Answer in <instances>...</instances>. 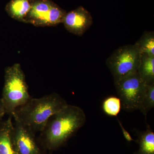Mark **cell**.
<instances>
[{"label":"cell","mask_w":154,"mask_h":154,"mask_svg":"<svg viewBox=\"0 0 154 154\" xmlns=\"http://www.w3.org/2000/svg\"><path fill=\"white\" fill-rule=\"evenodd\" d=\"M86 120L82 108L68 104L49 119L40 132L39 140L48 149H57L82 127Z\"/></svg>","instance_id":"6da1fadb"},{"label":"cell","mask_w":154,"mask_h":154,"mask_svg":"<svg viewBox=\"0 0 154 154\" xmlns=\"http://www.w3.org/2000/svg\"><path fill=\"white\" fill-rule=\"evenodd\" d=\"M68 105L60 95L54 93L38 98L31 97L11 114L14 120L22 123L34 133L40 132L50 118Z\"/></svg>","instance_id":"7a4b0ae2"},{"label":"cell","mask_w":154,"mask_h":154,"mask_svg":"<svg viewBox=\"0 0 154 154\" xmlns=\"http://www.w3.org/2000/svg\"><path fill=\"white\" fill-rule=\"evenodd\" d=\"M31 97L20 64L15 63L6 67L1 99L6 114L11 116L14 110L24 105Z\"/></svg>","instance_id":"3957f363"},{"label":"cell","mask_w":154,"mask_h":154,"mask_svg":"<svg viewBox=\"0 0 154 154\" xmlns=\"http://www.w3.org/2000/svg\"><path fill=\"white\" fill-rule=\"evenodd\" d=\"M114 85L121 109L128 112L139 110L148 85L137 72L115 81Z\"/></svg>","instance_id":"277c9868"},{"label":"cell","mask_w":154,"mask_h":154,"mask_svg":"<svg viewBox=\"0 0 154 154\" xmlns=\"http://www.w3.org/2000/svg\"><path fill=\"white\" fill-rule=\"evenodd\" d=\"M140 58V53L134 44L123 45L115 50L106 61L114 82L137 72Z\"/></svg>","instance_id":"5b68a950"},{"label":"cell","mask_w":154,"mask_h":154,"mask_svg":"<svg viewBox=\"0 0 154 154\" xmlns=\"http://www.w3.org/2000/svg\"><path fill=\"white\" fill-rule=\"evenodd\" d=\"M35 134L27 127L14 120L13 139L17 154H42Z\"/></svg>","instance_id":"8992f818"},{"label":"cell","mask_w":154,"mask_h":154,"mask_svg":"<svg viewBox=\"0 0 154 154\" xmlns=\"http://www.w3.org/2000/svg\"><path fill=\"white\" fill-rule=\"evenodd\" d=\"M62 23L70 33L82 36L93 25V19L91 13L80 6L66 13Z\"/></svg>","instance_id":"52a82bcc"},{"label":"cell","mask_w":154,"mask_h":154,"mask_svg":"<svg viewBox=\"0 0 154 154\" xmlns=\"http://www.w3.org/2000/svg\"><path fill=\"white\" fill-rule=\"evenodd\" d=\"M54 4L51 0H34L25 23L36 27L48 26L50 11Z\"/></svg>","instance_id":"ba28073f"},{"label":"cell","mask_w":154,"mask_h":154,"mask_svg":"<svg viewBox=\"0 0 154 154\" xmlns=\"http://www.w3.org/2000/svg\"><path fill=\"white\" fill-rule=\"evenodd\" d=\"M13 128L11 115L0 121V154H17L13 142Z\"/></svg>","instance_id":"9c48e42d"},{"label":"cell","mask_w":154,"mask_h":154,"mask_svg":"<svg viewBox=\"0 0 154 154\" xmlns=\"http://www.w3.org/2000/svg\"><path fill=\"white\" fill-rule=\"evenodd\" d=\"M34 0H11L5 10L11 18L25 23Z\"/></svg>","instance_id":"30bf717a"},{"label":"cell","mask_w":154,"mask_h":154,"mask_svg":"<svg viewBox=\"0 0 154 154\" xmlns=\"http://www.w3.org/2000/svg\"><path fill=\"white\" fill-rule=\"evenodd\" d=\"M140 76L147 85L154 83V56L141 54L140 64L137 71Z\"/></svg>","instance_id":"8fae6325"},{"label":"cell","mask_w":154,"mask_h":154,"mask_svg":"<svg viewBox=\"0 0 154 154\" xmlns=\"http://www.w3.org/2000/svg\"><path fill=\"white\" fill-rule=\"evenodd\" d=\"M139 148L134 154H154V133L149 127L139 136Z\"/></svg>","instance_id":"7c38bea8"},{"label":"cell","mask_w":154,"mask_h":154,"mask_svg":"<svg viewBox=\"0 0 154 154\" xmlns=\"http://www.w3.org/2000/svg\"><path fill=\"white\" fill-rule=\"evenodd\" d=\"M134 45L141 54L154 56V31H144Z\"/></svg>","instance_id":"4fadbf2b"},{"label":"cell","mask_w":154,"mask_h":154,"mask_svg":"<svg viewBox=\"0 0 154 154\" xmlns=\"http://www.w3.org/2000/svg\"><path fill=\"white\" fill-rule=\"evenodd\" d=\"M102 108L105 113L111 116H116L121 109L120 99L115 96H110L105 99Z\"/></svg>","instance_id":"5bb4252c"},{"label":"cell","mask_w":154,"mask_h":154,"mask_svg":"<svg viewBox=\"0 0 154 154\" xmlns=\"http://www.w3.org/2000/svg\"><path fill=\"white\" fill-rule=\"evenodd\" d=\"M154 107V83L148 85L147 88L139 110L146 117L147 114Z\"/></svg>","instance_id":"9a60e30c"},{"label":"cell","mask_w":154,"mask_h":154,"mask_svg":"<svg viewBox=\"0 0 154 154\" xmlns=\"http://www.w3.org/2000/svg\"><path fill=\"white\" fill-rule=\"evenodd\" d=\"M117 120H118L119 124V126H120V128H121L122 131V133H123V136H124L125 138L128 142H131L134 140L131 137L129 133L128 132V131L125 129L124 127H123L121 122L119 121V119L118 118H117Z\"/></svg>","instance_id":"2e32d148"},{"label":"cell","mask_w":154,"mask_h":154,"mask_svg":"<svg viewBox=\"0 0 154 154\" xmlns=\"http://www.w3.org/2000/svg\"><path fill=\"white\" fill-rule=\"evenodd\" d=\"M5 114L6 113L5 112V109H4V106H3L1 99H0V117L1 118H4V116Z\"/></svg>","instance_id":"e0dca14e"},{"label":"cell","mask_w":154,"mask_h":154,"mask_svg":"<svg viewBox=\"0 0 154 154\" xmlns=\"http://www.w3.org/2000/svg\"><path fill=\"white\" fill-rule=\"evenodd\" d=\"M3 119V118H1V117H0V121H1V120H2Z\"/></svg>","instance_id":"ac0fdd59"}]
</instances>
